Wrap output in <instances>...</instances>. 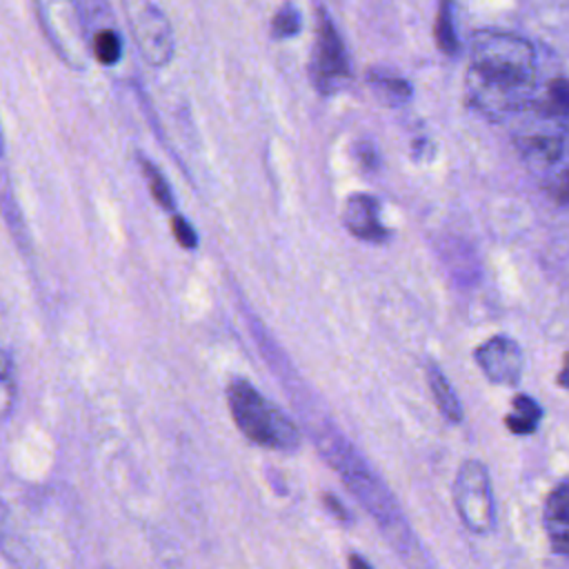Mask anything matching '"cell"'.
<instances>
[{"label":"cell","instance_id":"obj_5","mask_svg":"<svg viewBox=\"0 0 569 569\" xmlns=\"http://www.w3.org/2000/svg\"><path fill=\"white\" fill-rule=\"evenodd\" d=\"M129 31L153 67H162L173 58V33L164 13L151 0H122Z\"/></svg>","mask_w":569,"mask_h":569},{"label":"cell","instance_id":"obj_4","mask_svg":"<svg viewBox=\"0 0 569 569\" xmlns=\"http://www.w3.org/2000/svg\"><path fill=\"white\" fill-rule=\"evenodd\" d=\"M453 505L460 522L476 536L496 527V500L487 467L480 460H465L453 480Z\"/></svg>","mask_w":569,"mask_h":569},{"label":"cell","instance_id":"obj_16","mask_svg":"<svg viewBox=\"0 0 569 569\" xmlns=\"http://www.w3.org/2000/svg\"><path fill=\"white\" fill-rule=\"evenodd\" d=\"M436 36H438V44L442 51L451 53L456 51V38H453V31H451V22H449V4L442 2L440 7V18H438V24H436Z\"/></svg>","mask_w":569,"mask_h":569},{"label":"cell","instance_id":"obj_8","mask_svg":"<svg viewBox=\"0 0 569 569\" xmlns=\"http://www.w3.org/2000/svg\"><path fill=\"white\" fill-rule=\"evenodd\" d=\"M542 522L551 547L558 553L569 556V482H562L553 491H549L545 500Z\"/></svg>","mask_w":569,"mask_h":569},{"label":"cell","instance_id":"obj_15","mask_svg":"<svg viewBox=\"0 0 569 569\" xmlns=\"http://www.w3.org/2000/svg\"><path fill=\"white\" fill-rule=\"evenodd\" d=\"M300 29V16L291 4H284L271 20V33L276 38H291Z\"/></svg>","mask_w":569,"mask_h":569},{"label":"cell","instance_id":"obj_2","mask_svg":"<svg viewBox=\"0 0 569 569\" xmlns=\"http://www.w3.org/2000/svg\"><path fill=\"white\" fill-rule=\"evenodd\" d=\"M316 440L327 460L342 476V482L349 487V491L378 520L380 529L398 549V553L405 556L407 560H416L420 556L418 540L413 538L409 525L405 522L402 511L398 509L393 496L376 478L369 465L358 456V451L347 440H342L338 431H322V436H316Z\"/></svg>","mask_w":569,"mask_h":569},{"label":"cell","instance_id":"obj_19","mask_svg":"<svg viewBox=\"0 0 569 569\" xmlns=\"http://www.w3.org/2000/svg\"><path fill=\"white\" fill-rule=\"evenodd\" d=\"M11 362H9V356H4V373H2V378H4V413H9V405H11V391H9V373H11V367H9Z\"/></svg>","mask_w":569,"mask_h":569},{"label":"cell","instance_id":"obj_13","mask_svg":"<svg viewBox=\"0 0 569 569\" xmlns=\"http://www.w3.org/2000/svg\"><path fill=\"white\" fill-rule=\"evenodd\" d=\"M140 164H142V173L147 178V184H149L151 196L156 198V202L162 209H173V196H171V189H169L164 176L149 160H140Z\"/></svg>","mask_w":569,"mask_h":569},{"label":"cell","instance_id":"obj_7","mask_svg":"<svg viewBox=\"0 0 569 569\" xmlns=\"http://www.w3.org/2000/svg\"><path fill=\"white\" fill-rule=\"evenodd\" d=\"M482 373L496 382L513 387L520 382L525 358L520 345L509 336H493L485 340L473 353Z\"/></svg>","mask_w":569,"mask_h":569},{"label":"cell","instance_id":"obj_14","mask_svg":"<svg viewBox=\"0 0 569 569\" xmlns=\"http://www.w3.org/2000/svg\"><path fill=\"white\" fill-rule=\"evenodd\" d=\"M93 53L102 64H113L118 62L120 53H122V44L120 38L111 31V29H102L96 33L93 38Z\"/></svg>","mask_w":569,"mask_h":569},{"label":"cell","instance_id":"obj_21","mask_svg":"<svg viewBox=\"0 0 569 569\" xmlns=\"http://www.w3.org/2000/svg\"><path fill=\"white\" fill-rule=\"evenodd\" d=\"M558 385L569 389V356H565V365H562V369L558 373Z\"/></svg>","mask_w":569,"mask_h":569},{"label":"cell","instance_id":"obj_10","mask_svg":"<svg viewBox=\"0 0 569 569\" xmlns=\"http://www.w3.org/2000/svg\"><path fill=\"white\" fill-rule=\"evenodd\" d=\"M427 380H429V389H431V393H433V400H436L440 413H442L449 422H453V425L462 422V418H465L462 405H460V400H458V396H456V391H453L449 378H447V376L440 371V367H436L433 362L427 365Z\"/></svg>","mask_w":569,"mask_h":569},{"label":"cell","instance_id":"obj_9","mask_svg":"<svg viewBox=\"0 0 569 569\" xmlns=\"http://www.w3.org/2000/svg\"><path fill=\"white\" fill-rule=\"evenodd\" d=\"M342 220H345V227L362 240L380 242L382 238H387V229L380 224V218H378V204L371 196H365V193L349 196L342 211Z\"/></svg>","mask_w":569,"mask_h":569},{"label":"cell","instance_id":"obj_1","mask_svg":"<svg viewBox=\"0 0 569 569\" xmlns=\"http://www.w3.org/2000/svg\"><path fill=\"white\" fill-rule=\"evenodd\" d=\"M538 91L533 44L511 31L485 29L473 33L465 71L469 104L491 120L529 109Z\"/></svg>","mask_w":569,"mask_h":569},{"label":"cell","instance_id":"obj_11","mask_svg":"<svg viewBox=\"0 0 569 569\" xmlns=\"http://www.w3.org/2000/svg\"><path fill=\"white\" fill-rule=\"evenodd\" d=\"M540 420H542V409L531 396H525V393L513 396L511 411L505 416V425L511 433H516V436L533 433L538 429Z\"/></svg>","mask_w":569,"mask_h":569},{"label":"cell","instance_id":"obj_12","mask_svg":"<svg viewBox=\"0 0 569 569\" xmlns=\"http://www.w3.org/2000/svg\"><path fill=\"white\" fill-rule=\"evenodd\" d=\"M367 78H369V84L376 89L378 98L389 104H400L411 96V87L407 84V80L391 76L389 71H369Z\"/></svg>","mask_w":569,"mask_h":569},{"label":"cell","instance_id":"obj_6","mask_svg":"<svg viewBox=\"0 0 569 569\" xmlns=\"http://www.w3.org/2000/svg\"><path fill=\"white\" fill-rule=\"evenodd\" d=\"M349 78V60L331 20L320 11L311 53V80L318 91L331 93Z\"/></svg>","mask_w":569,"mask_h":569},{"label":"cell","instance_id":"obj_3","mask_svg":"<svg viewBox=\"0 0 569 569\" xmlns=\"http://www.w3.org/2000/svg\"><path fill=\"white\" fill-rule=\"evenodd\" d=\"M227 402L233 422L251 442L291 453L300 447V431L296 422L267 400L251 382L233 378L227 387Z\"/></svg>","mask_w":569,"mask_h":569},{"label":"cell","instance_id":"obj_18","mask_svg":"<svg viewBox=\"0 0 569 569\" xmlns=\"http://www.w3.org/2000/svg\"><path fill=\"white\" fill-rule=\"evenodd\" d=\"M325 505H327V509H329L338 520H349V511L342 507V502H340L336 496L325 493Z\"/></svg>","mask_w":569,"mask_h":569},{"label":"cell","instance_id":"obj_20","mask_svg":"<svg viewBox=\"0 0 569 569\" xmlns=\"http://www.w3.org/2000/svg\"><path fill=\"white\" fill-rule=\"evenodd\" d=\"M349 569H373L360 553H349Z\"/></svg>","mask_w":569,"mask_h":569},{"label":"cell","instance_id":"obj_17","mask_svg":"<svg viewBox=\"0 0 569 569\" xmlns=\"http://www.w3.org/2000/svg\"><path fill=\"white\" fill-rule=\"evenodd\" d=\"M171 227H173V236H176V240H178V244H180V247H184V249H193V247L198 244V240H196V231L189 227V222H187L182 216H173Z\"/></svg>","mask_w":569,"mask_h":569}]
</instances>
